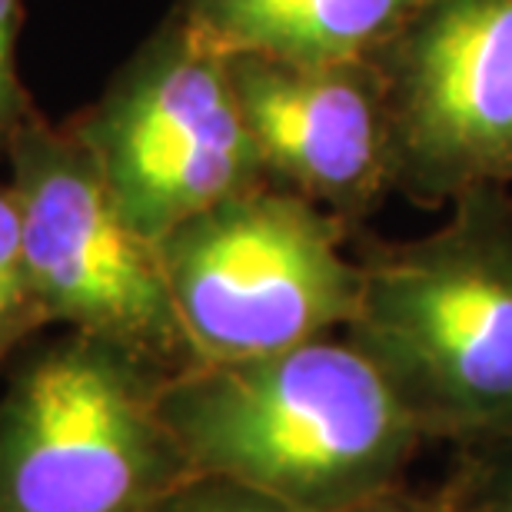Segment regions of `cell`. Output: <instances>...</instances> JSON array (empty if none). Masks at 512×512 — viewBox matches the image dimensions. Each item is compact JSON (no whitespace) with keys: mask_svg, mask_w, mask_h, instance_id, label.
<instances>
[{"mask_svg":"<svg viewBox=\"0 0 512 512\" xmlns=\"http://www.w3.org/2000/svg\"><path fill=\"white\" fill-rule=\"evenodd\" d=\"M396 193L443 207L512 187V0H419L380 54Z\"/></svg>","mask_w":512,"mask_h":512,"instance_id":"cell-7","label":"cell"},{"mask_svg":"<svg viewBox=\"0 0 512 512\" xmlns=\"http://www.w3.org/2000/svg\"><path fill=\"white\" fill-rule=\"evenodd\" d=\"M419 0H180L177 10L223 54L300 64L380 60Z\"/></svg>","mask_w":512,"mask_h":512,"instance_id":"cell-9","label":"cell"},{"mask_svg":"<svg viewBox=\"0 0 512 512\" xmlns=\"http://www.w3.org/2000/svg\"><path fill=\"white\" fill-rule=\"evenodd\" d=\"M433 496H416L409 489H396L373 503L353 509H306L270 493H260L253 486H243L237 479H223L210 473H193L177 489H170L153 512H429Z\"/></svg>","mask_w":512,"mask_h":512,"instance_id":"cell-10","label":"cell"},{"mask_svg":"<svg viewBox=\"0 0 512 512\" xmlns=\"http://www.w3.org/2000/svg\"><path fill=\"white\" fill-rule=\"evenodd\" d=\"M429 512H439V509H436V499H433V509H429Z\"/></svg>","mask_w":512,"mask_h":512,"instance_id":"cell-14","label":"cell"},{"mask_svg":"<svg viewBox=\"0 0 512 512\" xmlns=\"http://www.w3.org/2000/svg\"><path fill=\"white\" fill-rule=\"evenodd\" d=\"M343 336L426 439L479 443L512 429V187L449 200L433 233L366 243Z\"/></svg>","mask_w":512,"mask_h":512,"instance_id":"cell-2","label":"cell"},{"mask_svg":"<svg viewBox=\"0 0 512 512\" xmlns=\"http://www.w3.org/2000/svg\"><path fill=\"white\" fill-rule=\"evenodd\" d=\"M340 217L260 183L183 220L157 243L170 300L197 363L280 353L346 330L360 263Z\"/></svg>","mask_w":512,"mask_h":512,"instance_id":"cell-4","label":"cell"},{"mask_svg":"<svg viewBox=\"0 0 512 512\" xmlns=\"http://www.w3.org/2000/svg\"><path fill=\"white\" fill-rule=\"evenodd\" d=\"M4 153L47 323L124 346L163 373L197 363L173 310L157 243L124 220L74 130L50 127L27 110Z\"/></svg>","mask_w":512,"mask_h":512,"instance_id":"cell-6","label":"cell"},{"mask_svg":"<svg viewBox=\"0 0 512 512\" xmlns=\"http://www.w3.org/2000/svg\"><path fill=\"white\" fill-rule=\"evenodd\" d=\"M163 373L70 330L0 399V512H153L193 476L160 416Z\"/></svg>","mask_w":512,"mask_h":512,"instance_id":"cell-3","label":"cell"},{"mask_svg":"<svg viewBox=\"0 0 512 512\" xmlns=\"http://www.w3.org/2000/svg\"><path fill=\"white\" fill-rule=\"evenodd\" d=\"M70 130L104 173L124 220L150 243L213 203L270 183L227 54L180 10L143 40Z\"/></svg>","mask_w":512,"mask_h":512,"instance_id":"cell-5","label":"cell"},{"mask_svg":"<svg viewBox=\"0 0 512 512\" xmlns=\"http://www.w3.org/2000/svg\"><path fill=\"white\" fill-rule=\"evenodd\" d=\"M160 416L193 473L306 509H353L403 489L426 439L346 336L193 363L163 376Z\"/></svg>","mask_w":512,"mask_h":512,"instance_id":"cell-1","label":"cell"},{"mask_svg":"<svg viewBox=\"0 0 512 512\" xmlns=\"http://www.w3.org/2000/svg\"><path fill=\"white\" fill-rule=\"evenodd\" d=\"M40 326H47V316L40 310L34 276L27 266L14 190L4 183L0 187V363Z\"/></svg>","mask_w":512,"mask_h":512,"instance_id":"cell-12","label":"cell"},{"mask_svg":"<svg viewBox=\"0 0 512 512\" xmlns=\"http://www.w3.org/2000/svg\"><path fill=\"white\" fill-rule=\"evenodd\" d=\"M433 499L439 512H512V429L456 446L453 469Z\"/></svg>","mask_w":512,"mask_h":512,"instance_id":"cell-11","label":"cell"},{"mask_svg":"<svg viewBox=\"0 0 512 512\" xmlns=\"http://www.w3.org/2000/svg\"><path fill=\"white\" fill-rule=\"evenodd\" d=\"M227 60L266 180L320 203L350 230L396 193L393 117L376 60Z\"/></svg>","mask_w":512,"mask_h":512,"instance_id":"cell-8","label":"cell"},{"mask_svg":"<svg viewBox=\"0 0 512 512\" xmlns=\"http://www.w3.org/2000/svg\"><path fill=\"white\" fill-rule=\"evenodd\" d=\"M17 20H20V0H0V150H4L10 130L30 110L14 64Z\"/></svg>","mask_w":512,"mask_h":512,"instance_id":"cell-13","label":"cell"}]
</instances>
